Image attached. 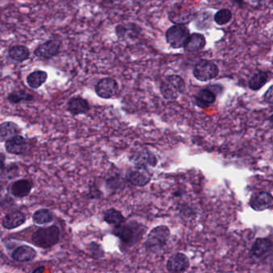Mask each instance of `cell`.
Segmentation results:
<instances>
[{
  "label": "cell",
  "instance_id": "6da1fadb",
  "mask_svg": "<svg viewBox=\"0 0 273 273\" xmlns=\"http://www.w3.org/2000/svg\"><path fill=\"white\" fill-rule=\"evenodd\" d=\"M145 230L144 225L136 221H131L113 228L112 233L120 240L121 248H132L141 240Z\"/></svg>",
  "mask_w": 273,
  "mask_h": 273
},
{
  "label": "cell",
  "instance_id": "7a4b0ae2",
  "mask_svg": "<svg viewBox=\"0 0 273 273\" xmlns=\"http://www.w3.org/2000/svg\"><path fill=\"white\" fill-rule=\"evenodd\" d=\"M60 229L57 225L39 228L31 236V242L36 247L50 249L60 243Z\"/></svg>",
  "mask_w": 273,
  "mask_h": 273
},
{
  "label": "cell",
  "instance_id": "3957f363",
  "mask_svg": "<svg viewBox=\"0 0 273 273\" xmlns=\"http://www.w3.org/2000/svg\"><path fill=\"white\" fill-rule=\"evenodd\" d=\"M171 236L169 228L166 225H159L149 232L145 240L146 251L157 253L165 247Z\"/></svg>",
  "mask_w": 273,
  "mask_h": 273
},
{
  "label": "cell",
  "instance_id": "277c9868",
  "mask_svg": "<svg viewBox=\"0 0 273 273\" xmlns=\"http://www.w3.org/2000/svg\"><path fill=\"white\" fill-rule=\"evenodd\" d=\"M186 84L184 78L178 74H170L162 80L160 91L166 100L173 101L181 96L185 91Z\"/></svg>",
  "mask_w": 273,
  "mask_h": 273
},
{
  "label": "cell",
  "instance_id": "5b68a950",
  "mask_svg": "<svg viewBox=\"0 0 273 273\" xmlns=\"http://www.w3.org/2000/svg\"><path fill=\"white\" fill-rule=\"evenodd\" d=\"M194 78L200 81H208L217 78L219 69L214 62L208 59H201L197 62L192 70Z\"/></svg>",
  "mask_w": 273,
  "mask_h": 273
},
{
  "label": "cell",
  "instance_id": "8992f818",
  "mask_svg": "<svg viewBox=\"0 0 273 273\" xmlns=\"http://www.w3.org/2000/svg\"><path fill=\"white\" fill-rule=\"evenodd\" d=\"M189 35V29L185 25L175 24L166 32V40L173 49L184 48Z\"/></svg>",
  "mask_w": 273,
  "mask_h": 273
},
{
  "label": "cell",
  "instance_id": "52a82bcc",
  "mask_svg": "<svg viewBox=\"0 0 273 273\" xmlns=\"http://www.w3.org/2000/svg\"><path fill=\"white\" fill-rule=\"evenodd\" d=\"M61 46V41L59 39H49L36 47L34 56L41 60H49L59 54Z\"/></svg>",
  "mask_w": 273,
  "mask_h": 273
},
{
  "label": "cell",
  "instance_id": "ba28073f",
  "mask_svg": "<svg viewBox=\"0 0 273 273\" xmlns=\"http://www.w3.org/2000/svg\"><path fill=\"white\" fill-rule=\"evenodd\" d=\"M95 92L100 98L110 99L119 92V83L115 78L110 77L101 78L95 84Z\"/></svg>",
  "mask_w": 273,
  "mask_h": 273
},
{
  "label": "cell",
  "instance_id": "9c48e42d",
  "mask_svg": "<svg viewBox=\"0 0 273 273\" xmlns=\"http://www.w3.org/2000/svg\"><path fill=\"white\" fill-rule=\"evenodd\" d=\"M129 160L136 168L148 169V167H156L158 164V159L156 156L148 150L135 151L129 157Z\"/></svg>",
  "mask_w": 273,
  "mask_h": 273
},
{
  "label": "cell",
  "instance_id": "30bf717a",
  "mask_svg": "<svg viewBox=\"0 0 273 273\" xmlns=\"http://www.w3.org/2000/svg\"><path fill=\"white\" fill-rule=\"evenodd\" d=\"M153 177V174H151L148 169L136 168L130 170L127 174L125 180L132 185V186L142 187L146 186L150 183Z\"/></svg>",
  "mask_w": 273,
  "mask_h": 273
},
{
  "label": "cell",
  "instance_id": "8fae6325",
  "mask_svg": "<svg viewBox=\"0 0 273 273\" xmlns=\"http://www.w3.org/2000/svg\"><path fill=\"white\" fill-rule=\"evenodd\" d=\"M272 204V195L267 191H260L253 194L249 202V206L257 212H263L271 209Z\"/></svg>",
  "mask_w": 273,
  "mask_h": 273
},
{
  "label": "cell",
  "instance_id": "7c38bea8",
  "mask_svg": "<svg viewBox=\"0 0 273 273\" xmlns=\"http://www.w3.org/2000/svg\"><path fill=\"white\" fill-rule=\"evenodd\" d=\"M190 261L187 255L177 253L168 258L166 268L169 273H184L189 268Z\"/></svg>",
  "mask_w": 273,
  "mask_h": 273
},
{
  "label": "cell",
  "instance_id": "4fadbf2b",
  "mask_svg": "<svg viewBox=\"0 0 273 273\" xmlns=\"http://www.w3.org/2000/svg\"><path fill=\"white\" fill-rule=\"evenodd\" d=\"M27 216L20 210H13L8 212L3 217L1 225L7 230H12L24 225Z\"/></svg>",
  "mask_w": 273,
  "mask_h": 273
},
{
  "label": "cell",
  "instance_id": "5bb4252c",
  "mask_svg": "<svg viewBox=\"0 0 273 273\" xmlns=\"http://www.w3.org/2000/svg\"><path fill=\"white\" fill-rule=\"evenodd\" d=\"M5 150L10 154L13 155H24L28 149V142L27 139L21 135L5 141Z\"/></svg>",
  "mask_w": 273,
  "mask_h": 273
},
{
  "label": "cell",
  "instance_id": "9a60e30c",
  "mask_svg": "<svg viewBox=\"0 0 273 273\" xmlns=\"http://www.w3.org/2000/svg\"><path fill=\"white\" fill-rule=\"evenodd\" d=\"M37 256L38 253L36 249L27 244H22L15 248L11 255L12 260L20 263L30 262L35 260Z\"/></svg>",
  "mask_w": 273,
  "mask_h": 273
},
{
  "label": "cell",
  "instance_id": "2e32d148",
  "mask_svg": "<svg viewBox=\"0 0 273 273\" xmlns=\"http://www.w3.org/2000/svg\"><path fill=\"white\" fill-rule=\"evenodd\" d=\"M67 105V111L74 116L86 115L90 111L88 101L80 96L73 97L69 100Z\"/></svg>",
  "mask_w": 273,
  "mask_h": 273
},
{
  "label": "cell",
  "instance_id": "e0dca14e",
  "mask_svg": "<svg viewBox=\"0 0 273 273\" xmlns=\"http://www.w3.org/2000/svg\"><path fill=\"white\" fill-rule=\"evenodd\" d=\"M216 94L212 92L210 89H201L194 96L195 105L201 109H205L215 103L216 100Z\"/></svg>",
  "mask_w": 273,
  "mask_h": 273
},
{
  "label": "cell",
  "instance_id": "ac0fdd59",
  "mask_svg": "<svg viewBox=\"0 0 273 273\" xmlns=\"http://www.w3.org/2000/svg\"><path fill=\"white\" fill-rule=\"evenodd\" d=\"M271 248H272V242L271 239L268 237H259L256 239L252 245L250 256L253 258H260L266 253H268Z\"/></svg>",
  "mask_w": 273,
  "mask_h": 273
},
{
  "label": "cell",
  "instance_id": "d6986e66",
  "mask_svg": "<svg viewBox=\"0 0 273 273\" xmlns=\"http://www.w3.org/2000/svg\"><path fill=\"white\" fill-rule=\"evenodd\" d=\"M32 188H33V183L30 180H18L12 183L11 186V194L15 198H26L31 194Z\"/></svg>",
  "mask_w": 273,
  "mask_h": 273
},
{
  "label": "cell",
  "instance_id": "ffe728a7",
  "mask_svg": "<svg viewBox=\"0 0 273 273\" xmlns=\"http://www.w3.org/2000/svg\"><path fill=\"white\" fill-rule=\"evenodd\" d=\"M115 34L121 39L136 38L142 32V28L136 23L119 24L115 28Z\"/></svg>",
  "mask_w": 273,
  "mask_h": 273
},
{
  "label": "cell",
  "instance_id": "44dd1931",
  "mask_svg": "<svg viewBox=\"0 0 273 273\" xmlns=\"http://www.w3.org/2000/svg\"><path fill=\"white\" fill-rule=\"evenodd\" d=\"M206 46V39L202 34L193 33L189 35L184 49L188 53L200 51Z\"/></svg>",
  "mask_w": 273,
  "mask_h": 273
},
{
  "label": "cell",
  "instance_id": "7402d4cb",
  "mask_svg": "<svg viewBox=\"0 0 273 273\" xmlns=\"http://www.w3.org/2000/svg\"><path fill=\"white\" fill-rule=\"evenodd\" d=\"M270 79V73L264 70H260L251 76L249 80V87L251 91H258L267 84Z\"/></svg>",
  "mask_w": 273,
  "mask_h": 273
},
{
  "label": "cell",
  "instance_id": "603a6c76",
  "mask_svg": "<svg viewBox=\"0 0 273 273\" xmlns=\"http://www.w3.org/2000/svg\"><path fill=\"white\" fill-rule=\"evenodd\" d=\"M31 52L27 46L22 45H15L11 46L8 50V56L10 59L17 63H23L29 59Z\"/></svg>",
  "mask_w": 273,
  "mask_h": 273
},
{
  "label": "cell",
  "instance_id": "cb8c5ba5",
  "mask_svg": "<svg viewBox=\"0 0 273 273\" xmlns=\"http://www.w3.org/2000/svg\"><path fill=\"white\" fill-rule=\"evenodd\" d=\"M48 74L44 70H35L27 76L26 81L32 89H39L46 83Z\"/></svg>",
  "mask_w": 273,
  "mask_h": 273
},
{
  "label": "cell",
  "instance_id": "d4e9b609",
  "mask_svg": "<svg viewBox=\"0 0 273 273\" xmlns=\"http://www.w3.org/2000/svg\"><path fill=\"white\" fill-rule=\"evenodd\" d=\"M21 129L13 122H4L0 124V138L4 141L18 136L20 133Z\"/></svg>",
  "mask_w": 273,
  "mask_h": 273
},
{
  "label": "cell",
  "instance_id": "484cf974",
  "mask_svg": "<svg viewBox=\"0 0 273 273\" xmlns=\"http://www.w3.org/2000/svg\"><path fill=\"white\" fill-rule=\"evenodd\" d=\"M196 13L188 11H174L169 12V20L175 24L185 25L195 19Z\"/></svg>",
  "mask_w": 273,
  "mask_h": 273
},
{
  "label": "cell",
  "instance_id": "4316f807",
  "mask_svg": "<svg viewBox=\"0 0 273 273\" xmlns=\"http://www.w3.org/2000/svg\"><path fill=\"white\" fill-rule=\"evenodd\" d=\"M104 221L108 225L115 228L126 222V219L120 211L114 209V208H111V209H108V210L104 212Z\"/></svg>",
  "mask_w": 273,
  "mask_h": 273
},
{
  "label": "cell",
  "instance_id": "83f0119b",
  "mask_svg": "<svg viewBox=\"0 0 273 273\" xmlns=\"http://www.w3.org/2000/svg\"><path fill=\"white\" fill-rule=\"evenodd\" d=\"M54 212L48 209H39L34 212L32 221L38 225H47L54 221Z\"/></svg>",
  "mask_w": 273,
  "mask_h": 273
},
{
  "label": "cell",
  "instance_id": "f1b7e54d",
  "mask_svg": "<svg viewBox=\"0 0 273 273\" xmlns=\"http://www.w3.org/2000/svg\"><path fill=\"white\" fill-rule=\"evenodd\" d=\"M33 100V95L27 92V91H23V90L12 91L8 95V102L10 103L14 104V105L23 102H32Z\"/></svg>",
  "mask_w": 273,
  "mask_h": 273
},
{
  "label": "cell",
  "instance_id": "f546056e",
  "mask_svg": "<svg viewBox=\"0 0 273 273\" xmlns=\"http://www.w3.org/2000/svg\"><path fill=\"white\" fill-rule=\"evenodd\" d=\"M212 21H213V18L210 12L205 11V12L196 14L195 18V28L199 30H208L212 26Z\"/></svg>",
  "mask_w": 273,
  "mask_h": 273
},
{
  "label": "cell",
  "instance_id": "4dcf8cb0",
  "mask_svg": "<svg viewBox=\"0 0 273 273\" xmlns=\"http://www.w3.org/2000/svg\"><path fill=\"white\" fill-rule=\"evenodd\" d=\"M232 18V11L229 9H221L214 15L213 21L219 26H224L230 22Z\"/></svg>",
  "mask_w": 273,
  "mask_h": 273
},
{
  "label": "cell",
  "instance_id": "1f68e13d",
  "mask_svg": "<svg viewBox=\"0 0 273 273\" xmlns=\"http://www.w3.org/2000/svg\"><path fill=\"white\" fill-rule=\"evenodd\" d=\"M105 184H106L107 188L112 191H116L119 190V188H123L125 181L120 176L116 174V175L108 177L105 181Z\"/></svg>",
  "mask_w": 273,
  "mask_h": 273
},
{
  "label": "cell",
  "instance_id": "d6a6232c",
  "mask_svg": "<svg viewBox=\"0 0 273 273\" xmlns=\"http://www.w3.org/2000/svg\"><path fill=\"white\" fill-rule=\"evenodd\" d=\"M88 251L91 253V256L95 257V258H102L104 257V250L103 249L102 246L98 244L96 242H91L88 246Z\"/></svg>",
  "mask_w": 273,
  "mask_h": 273
},
{
  "label": "cell",
  "instance_id": "836d02e7",
  "mask_svg": "<svg viewBox=\"0 0 273 273\" xmlns=\"http://www.w3.org/2000/svg\"><path fill=\"white\" fill-rule=\"evenodd\" d=\"M6 174L8 179H13L15 177H19V168L15 164H11L6 169Z\"/></svg>",
  "mask_w": 273,
  "mask_h": 273
},
{
  "label": "cell",
  "instance_id": "e575fe53",
  "mask_svg": "<svg viewBox=\"0 0 273 273\" xmlns=\"http://www.w3.org/2000/svg\"><path fill=\"white\" fill-rule=\"evenodd\" d=\"M101 196H102V193L98 190L96 187H90L89 192L88 194V199H100L101 198Z\"/></svg>",
  "mask_w": 273,
  "mask_h": 273
},
{
  "label": "cell",
  "instance_id": "d590c367",
  "mask_svg": "<svg viewBox=\"0 0 273 273\" xmlns=\"http://www.w3.org/2000/svg\"><path fill=\"white\" fill-rule=\"evenodd\" d=\"M272 86H270L269 88L268 89V91L264 93L263 95V100L266 103L269 104V105H272L273 103V91Z\"/></svg>",
  "mask_w": 273,
  "mask_h": 273
},
{
  "label": "cell",
  "instance_id": "8d00e7d4",
  "mask_svg": "<svg viewBox=\"0 0 273 273\" xmlns=\"http://www.w3.org/2000/svg\"><path fill=\"white\" fill-rule=\"evenodd\" d=\"M208 89H210L211 91L212 92L215 93L217 96L218 94H221L222 91H223V87L222 85H219V84H211V85H208Z\"/></svg>",
  "mask_w": 273,
  "mask_h": 273
},
{
  "label": "cell",
  "instance_id": "74e56055",
  "mask_svg": "<svg viewBox=\"0 0 273 273\" xmlns=\"http://www.w3.org/2000/svg\"><path fill=\"white\" fill-rule=\"evenodd\" d=\"M6 155L4 153H0V171L5 167Z\"/></svg>",
  "mask_w": 273,
  "mask_h": 273
},
{
  "label": "cell",
  "instance_id": "f35d334b",
  "mask_svg": "<svg viewBox=\"0 0 273 273\" xmlns=\"http://www.w3.org/2000/svg\"><path fill=\"white\" fill-rule=\"evenodd\" d=\"M45 269H46L45 266H39V267H37L36 269L34 270L32 273H43Z\"/></svg>",
  "mask_w": 273,
  "mask_h": 273
},
{
  "label": "cell",
  "instance_id": "ab89813d",
  "mask_svg": "<svg viewBox=\"0 0 273 273\" xmlns=\"http://www.w3.org/2000/svg\"><path fill=\"white\" fill-rule=\"evenodd\" d=\"M231 1L238 6H242L243 4V0H231Z\"/></svg>",
  "mask_w": 273,
  "mask_h": 273
},
{
  "label": "cell",
  "instance_id": "60d3db41",
  "mask_svg": "<svg viewBox=\"0 0 273 273\" xmlns=\"http://www.w3.org/2000/svg\"><path fill=\"white\" fill-rule=\"evenodd\" d=\"M253 1H254V2L256 3H260L262 2V1H264V0H253Z\"/></svg>",
  "mask_w": 273,
  "mask_h": 273
}]
</instances>
